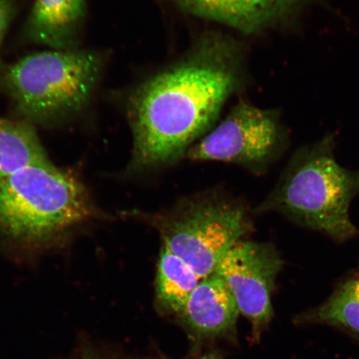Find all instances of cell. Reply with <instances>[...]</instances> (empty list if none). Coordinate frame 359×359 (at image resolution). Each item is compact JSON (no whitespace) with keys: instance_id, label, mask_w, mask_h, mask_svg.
I'll list each match as a JSON object with an SVG mask.
<instances>
[{"instance_id":"1","label":"cell","mask_w":359,"mask_h":359,"mask_svg":"<svg viewBox=\"0 0 359 359\" xmlns=\"http://www.w3.org/2000/svg\"><path fill=\"white\" fill-rule=\"evenodd\" d=\"M243 78L239 45L212 33L139 84L126 105L133 142L130 172L165 167L186 156L210 131Z\"/></svg>"},{"instance_id":"2","label":"cell","mask_w":359,"mask_h":359,"mask_svg":"<svg viewBox=\"0 0 359 359\" xmlns=\"http://www.w3.org/2000/svg\"><path fill=\"white\" fill-rule=\"evenodd\" d=\"M332 142L326 138L299 152L257 212L285 213L334 240L355 236L348 210L359 192V170L337 163Z\"/></svg>"},{"instance_id":"3","label":"cell","mask_w":359,"mask_h":359,"mask_svg":"<svg viewBox=\"0 0 359 359\" xmlns=\"http://www.w3.org/2000/svg\"><path fill=\"white\" fill-rule=\"evenodd\" d=\"M103 67L104 57L93 50L38 53L8 67L2 83L27 123L56 124L86 109Z\"/></svg>"},{"instance_id":"4","label":"cell","mask_w":359,"mask_h":359,"mask_svg":"<svg viewBox=\"0 0 359 359\" xmlns=\"http://www.w3.org/2000/svg\"><path fill=\"white\" fill-rule=\"evenodd\" d=\"M94 208L83 184L55 165H34L0 179V231L40 241L88 221Z\"/></svg>"},{"instance_id":"5","label":"cell","mask_w":359,"mask_h":359,"mask_svg":"<svg viewBox=\"0 0 359 359\" xmlns=\"http://www.w3.org/2000/svg\"><path fill=\"white\" fill-rule=\"evenodd\" d=\"M143 219L159 232L163 245L201 280L212 275L224 255L251 230L243 206L213 193L180 201Z\"/></svg>"},{"instance_id":"6","label":"cell","mask_w":359,"mask_h":359,"mask_svg":"<svg viewBox=\"0 0 359 359\" xmlns=\"http://www.w3.org/2000/svg\"><path fill=\"white\" fill-rule=\"evenodd\" d=\"M281 139L280 121L275 111L240 101L185 156L191 161H224L259 168L272 158Z\"/></svg>"},{"instance_id":"7","label":"cell","mask_w":359,"mask_h":359,"mask_svg":"<svg viewBox=\"0 0 359 359\" xmlns=\"http://www.w3.org/2000/svg\"><path fill=\"white\" fill-rule=\"evenodd\" d=\"M283 264L273 246L241 241L215 269L230 290L240 313L252 325L255 340L272 320L271 293Z\"/></svg>"},{"instance_id":"8","label":"cell","mask_w":359,"mask_h":359,"mask_svg":"<svg viewBox=\"0 0 359 359\" xmlns=\"http://www.w3.org/2000/svg\"><path fill=\"white\" fill-rule=\"evenodd\" d=\"M182 10L221 22L245 34H257L293 13L302 0H169Z\"/></svg>"},{"instance_id":"9","label":"cell","mask_w":359,"mask_h":359,"mask_svg":"<svg viewBox=\"0 0 359 359\" xmlns=\"http://www.w3.org/2000/svg\"><path fill=\"white\" fill-rule=\"evenodd\" d=\"M239 314L230 290L214 272L201 280L179 316L196 334L214 337L234 330Z\"/></svg>"},{"instance_id":"10","label":"cell","mask_w":359,"mask_h":359,"mask_svg":"<svg viewBox=\"0 0 359 359\" xmlns=\"http://www.w3.org/2000/svg\"><path fill=\"white\" fill-rule=\"evenodd\" d=\"M85 15L86 0H35L25 34L55 50H72L77 48Z\"/></svg>"},{"instance_id":"11","label":"cell","mask_w":359,"mask_h":359,"mask_svg":"<svg viewBox=\"0 0 359 359\" xmlns=\"http://www.w3.org/2000/svg\"><path fill=\"white\" fill-rule=\"evenodd\" d=\"M49 165L51 161L32 126L0 118V179L34 165Z\"/></svg>"},{"instance_id":"12","label":"cell","mask_w":359,"mask_h":359,"mask_svg":"<svg viewBox=\"0 0 359 359\" xmlns=\"http://www.w3.org/2000/svg\"><path fill=\"white\" fill-rule=\"evenodd\" d=\"M201 279L193 269L161 245L156 277V295L161 307L180 313Z\"/></svg>"},{"instance_id":"13","label":"cell","mask_w":359,"mask_h":359,"mask_svg":"<svg viewBox=\"0 0 359 359\" xmlns=\"http://www.w3.org/2000/svg\"><path fill=\"white\" fill-rule=\"evenodd\" d=\"M297 321L338 327L359 335V280L345 282L324 304L302 314Z\"/></svg>"},{"instance_id":"14","label":"cell","mask_w":359,"mask_h":359,"mask_svg":"<svg viewBox=\"0 0 359 359\" xmlns=\"http://www.w3.org/2000/svg\"><path fill=\"white\" fill-rule=\"evenodd\" d=\"M13 15L12 0H0V48Z\"/></svg>"},{"instance_id":"15","label":"cell","mask_w":359,"mask_h":359,"mask_svg":"<svg viewBox=\"0 0 359 359\" xmlns=\"http://www.w3.org/2000/svg\"><path fill=\"white\" fill-rule=\"evenodd\" d=\"M195 359H222V358H219V356H218L217 354L209 353V354H205V355H204V356L200 357L198 358H195Z\"/></svg>"},{"instance_id":"16","label":"cell","mask_w":359,"mask_h":359,"mask_svg":"<svg viewBox=\"0 0 359 359\" xmlns=\"http://www.w3.org/2000/svg\"><path fill=\"white\" fill-rule=\"evenodd\" d=\"M83 359H97V358L95 357H94L92 353L85 352L83 353Z\"/></svg>"}]
</instances>
